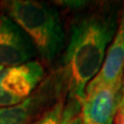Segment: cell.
<instances>
[{
	"label": "cell",
	"mask_w": 124,
	"mask_h": 124,
	"mask_svg": "<svg viewBox=\"0 0 124 124\" xmlns=\"http://www.w3.org/2000/svg\"><path fill=\"white\" fill-rule=\"evenodd\" d=\"M117 10L102 8L79 16L72 22L62 72L67 96L82 104L87 85L102 66L107 50L116 33Z\"/></svg>",
	"instance_id": "cell-1"
},
{
	"label": "cell",
	"mask_w": 124,
	"mask_h": 124,
	"mask_svg": "<svg viewBox=\"0 0 124 124\" xmlns=\"http://www.w3.org/2000/svg\"><path fill=\"white\" fill-rule=\"evenodd\" d=\"M0 6L27 34L45 64L50 65L56 60L65 44V31L55 7L35 0L2 1Z\"/></svg>",
	"instance_id": "cell-2"
},
{
	"label": "cell",
	"mask_w": 124,
	"mask_h": 124,
	"mask_svg": "<svg viewBox=\"0 0 124 124\" xmlns=\"http://www.w3.org/2000/svg\"><path fill=\"white\" fill-rule=\"evenodd\" d=\"M67 95L61 67L45 78L24 101L0 108V124H30Z\"/></svg>",
	"instance_id": "cell-3"
},
{
	"label": "cell",
	"mask_w": 124,
	"mask_h": 124,
	"mask_svg": "<svg viewBox=\"0 0 124 124\" xmlns=\"http://www.w3.org/2000/svg\"><path fill=\"white\" fill-rule=\"evenodd\" d=\"M44 79V65L37 60L4 67L0 72V108L14 107L24 101Z\"/></svg>",
	"instance_id": "cell-4"
},
{
	"label": "cell",
	"mask_w": 124,
	"mask_h": 124,
	"mask_svg": "<svg viewBox=\"0 0 124 124\" xmlns=\"http://www.w3.org/2000/svg\"><path fill=\"white\" fill-rule=\"evenodd\" d=\"M120 85H88L81 104L83 124H113L121 95Z\"/></svg>",
	"instance_id": "cell-5"
},
{
	"label": "cell",
	"mask_w": 124,
	"mask_h": 124,
	"mask_svg": "<svg viewBox=\"0 0 124 124\" xmlns=\"http://www.w3.org/2000/svg\"><path fill=\"white\" fill-rule=\"evenodd\" d=\"M35 56V49L27 34L1 11L0 6V66L20 65Z\"/></svg>",
	"instance_id": "cell-6"
},
{
	"label": "cell",
	"mask_w": 124,
	"mask_h": 124,
	"mask_svg": "<svg viewBox=\"0 0 124 124\" xmlns=\"http://www.w3.org/2000/svg\"><path fill=\"white\" fill-rule=\"evenodd\" d=\"M124 73V6L99 72L88 85H120ZM87 85V86H88Z\"/></svg>",
	"instance_id": "cell-7"
},
{
	"label": "cell",
	"mask_w": 124,
	"mask_h": 124,
	"mask_svg": "<svg viewBox=\"0 0 124 124\" xmlns=\"http://www.w3.org/2000/svg\"><path fill=\"white\" fill-rule=\"evenodd\" d=\"M66 96L62 97L55 106L42 114L30 124H68L65 117V101Z\"/></svg>",
	"instance_id": "cell-8"
},
{
	"label": "cell",
	"mask_w": 124,
	"mask_h": 124,
	"mask_svg": "<svg viewBox=\"0 0 124 124\" xmlns=\"http://www.w3.org/2000/svg\"><path fill=\"white\" fill-rule=\"evenodd\" d=\"M113 124H124V104L119 107Z\"/></svg>",
	"instance_id": "cell-9"
},
{
	"label": "cell",
	"mask_w": 124,
	"mask_h": 124,
	"mask_svg": "<svg viewBox=\"0 0 124 124\" xmlns=\"http://www.w3.org/2000/svg\"><path fill=\"white\" fill-rule=\"evenodd\" d=\"M120 95H121V100H120V106L124 104V73L122 77V81H121V89H120ZM119 106V107H120Z\"/></svg>",
	"instance_id": "cell-10"
},
{
	"label": "cell",
	"mask_w": 124,
	"mask_h": 124,
	"mask_svg": "<svg viewBox=\"0 0 124 124\" xmlns=\"http://www.w3.org/2000/svg\"><path fill=\"white\" fill-rule=\"evenodd\" d=\"M71 124H83V122H82V119H81V117L79 116V117H78L75 121H73Z\"/></svg>",
	"instance_id": "cell-11"
},
{
	"label": "cell",
	"mask_w": 124,
	"mask_h": 124,
	"mask_svg": "<svg viewBox=\"0 0 124 124\" xmlns=\"http://www.w3.org/2000/svg\"><path fill=\"white\" fill-rule=\"evenodd\" d=\"M3 68H4V67H3V66H0V72H1V70H2V69Z\"/></svg>",
	"instance_id": "cell-12"
}]
</instances>
